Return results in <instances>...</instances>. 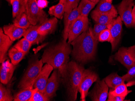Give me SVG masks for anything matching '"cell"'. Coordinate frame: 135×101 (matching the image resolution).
<instances>
[{
    "mask_svg": "<svg viewBox=\"0 0 135 101\" xmlns=\"http://www.w3.org/2000/svg\"><path fill=\"white\" fill-rule=\"evenodd\" d=\"M80 15L77 7L75 8L69 13L65 12L64 17V29L63 32V40L67 41L70 28L75 20Z\"/></svg>",
    "mask_w": 135,
    "mask_h": 101,
    "instance_id": "cell-15",
    "label": "cell"
},
{
    "mask_svg": "<svg viewBox=\"0 0 135 101\" xmlns=\"http://www.w3.org/2000/svg\"><path fill=\"white\" fill-rule=\"evenodd\" d=\"M98 79V76L96 73L89 69H85L78 90L81 94V101H85L89 88Z\"/></svg>",
    "mask_w": 135,
    "mask_h": 101,
    "instance_id": "cell-6",
    "label": "cell"
},
{
    "mask_svg": "<svg viewBox=\"0 0 135 101\" xmlns=\"http://www.w3.org/2000/svg\"><path fill=\"white\" fill-rule=\"evenodd\" d=\"M91 15L96 24H108L114 19L112 16L99 12L95 9L92 11Z\"/></svg>",
    "mask_w": 135,
    "mask_h": 101,
    "instance_id": "cell-21",
    "label": "cell"
},
{
    "mask_svg": "<svg viewBox=\"0 0 135 101\" xmlns=\"http://www.w3.org/2000/svg\"><path fill=\"white\" fill-rule=\"evenodd\" d=\"M15 18L13 22L17 27L27 29L31 25L26 12L18 16Z\"/></svg>",
    "mask_w": 135,
    "mask_h": 101,
    "instance_id": "cell-28",
    "label": "cell"
},
{
    "mask_svg": "<svg viewBox=\"0 0 135 101\" xmlns=\"http://www.w3.org/2000/svg\"><path fill=\"white\" fill-rule=\"evenodd\" d=\"M40 25H31L26 30L23 35V37L27 39L32 45L38 44L42 42L45 39V36L42 35L38 31V29Z\"/></svg>",
    "mask_w": 135,
    "mask_h": 101,
    "instance_id": "cell-14",
    "label": "cell"
},
{
    "mask_svg": "<svg viewBox=\"0 0 135 101\" xmlns=\"http://www.w3.org/2000/svg\"><path fill=\"white\" fill-rule=\"evenodd\" d=\"M70 44L63 40L57 44L45 50L42 56V62L57 69L64 81L66 79L70 55L72 52Z\"/></svg>",
    "mask_w": 135,
    "mask_h": 101,
    "instance_id": "cell-1",
    "label": "cell"
},
{
    "mask_svg": "<svg viewBox=\"0 0 135 101\" xmlns=\"http://www.w3.org/2000/svg\"><path fill=\"white\" fill-rule=\"evenodd\" d=\"M96 4L89 0H81L77 7L80 15L88 17L90 11L95 7Z\"/></svg>",
    "mask_w": 135,
    "mask_h": 101,
    "instance_id": "cell-25",
    "label": "cell"
},
{
    "mask_svg": "<svg viewBox=\"0 0 135 101\" xmlns=\"http://www.w3.org/2000/svg\"><path fill=\"white\" fill-rule=\"evenodd\" d=\"M88 18L87 17L80 15L75 20L70 28L68 35V42L70 44L83 33L89 29Z\"/></svg>",
    "mask_w": 135,
    "mask_h": 101,
    "instance_id": "cell-8",
    "label": "cell"
},
{
    "mask_svg": "<svg viewBox=\"0 0 135 101\" xmlns=\"http://www.w3.org/2000/svg\"><path fill=\"white\" fill-rule=\"evenodd\" d=\"M99 12L108 14L115 18L117 17L118 11L112 3H108L105 0H100L95 9Z\"/></svg>",
    "mask_w": 135,
    "mask_h": 101,
    "instance_id": "cell-20",
    "label": "cell"
},
{
    "mask_svg": "<svg viewBox=\"0 0 135 101\" xmlns=\"http://www.w3.org/2000/svg\"><path fill=\"white\" fill-rule=\"evenodd\" d=\"M13 43L9 36L5 34L2 28H0V62L2 63L5 61L7 53L10 47Z\"/></svg>",
    "mask_w": 135,
    "mask_h": 101,
    "instance_id": "cell-16",
    "label": "cell"
},
{
    "mask_svg": "<svg viewBox=\"0 0 135 101\" xmlns=\"http://www.w3.org/2000/svg\"><path fill=\"white\" fill-rule=\"evenodd\" d=\"M38 90L37 88L21 89L14 95V101H30L33 94Z\"/></svg>",
    "mask_w": 135,
    "mask_h": 101,
    "instance_id": "cell-23",
    "label": "cell"
},
{
    "mask_svg": "<svg viewBox=\"0 0 135 101\" xmlns=\"http://www.w3.org/2000/svg\"><path fill=\"white\" fill-rule=\"evenodd\" d=\"M134 0H123L117 7L121 20L127 28H134L133 25L132 7Z\"/></svg>",
    "mask_w": 135,
    "mask_h": 101,
    "instance_id": "cell-7",
    "label": "cell"
},
{
    "mask_svg": "<svg viewBox=\"0 0 135 101\" xmlns=\"http://www.w3.org/2000/svg\"><path fill=\"white\" fill-rule=\"evenodd\" d=\"M122 77L125 81L127 82H130L135 80V66L129 68L127 73Z\"/></svg>",
    "mask_w": 135,
    "mask_h": 101,
    "instance_id": "cell-36",
    "label": "cell"
},
{
    "mask_svg": "<svg viewBox=\"0 0 135 101\" xmlns=\"http://www.w3.org/2000/svg\"><path fill=\"white\" fill-rule=\"evenodd\" d=\"M32 44L25 38L21 39L15 44L14 47L27 54L31 47Z\"/></svg>",
    "mask_w": 135,
    "mask_h": 101,
    "instance_id": "cell-31",
    "label": "cell"
},
{
    "mask_svg": "<svg viewBox=\"0 0 135 101\" xmlns=\"http://www.w3.org/2000/svg\"><path fill=\"white\" fill-rule=\"evenodd\" d=\"M26 13L31 25H41L48 19V15L38 7L37 0H30L26 3Z\"/></svg>",
    "mask_w": 135,
    "mask_h": 101,
    "instance_id": "cell-5",
    "label": "cell"
},
{
    "mask_svg": "<svg viewBox=\"0 0 135 101\" xmlns=\"http://www.w3.org/2000/svg\"><path fill=\"white\" fill-rule=\"evenodd\" d=\"M133 25V27H135V5L133 6L132 9Z\"/></svg>",
    "mask_w": 135,
    "mask_h": 101,
    "instance_id": "cell-40",
    "label": "cell"
},
{
    "mask_svg": "<svg viewBox=\"0 0 135 101\" xmlns=\"http://www.w3.org/2000/svg\"><path fill=\"white\" fill-rule=\"evenodd\" d=\"M49 2L47 0H37V4L39 8L41 9L47 7Z\"/></svg>",
    "mask_w": 135,
    "mask_h": 101,
    "instance_id": "cell-39",
    "label": "cell"
},
{
    "mask_svg": "<svg viewBox=\"0 0 135 101\" xmlns=\"http://www.w3.org/2000/svg\"><path fill=\"white\" fill-rule=\"evenodd\" d=\"M109 28L108 24H96L95 25L94 28L91 27L89 28V29L91 31V34L95 39L98 41L99 35L102 31Z\"/></svg>",
    "mask_w": 135,
    "mask_h": 101,
    "instance_id": "cell-32",
    "label": "cell"
},
{
    "mask_svg": "<svg viewBox=\"0 0 135 101\" xmlns=\"http://www.w3.org/2000/svg\"><path fill=\"white\" fill-rule=\"evenodd\" d=\"M127 50L130 57L135 62V45L128 47Z\"/></svg>",
    "mask_w": 135,
    "mask_h": 101,
    "instance_id": "cell-38",
    "label": "cell"
},
{
    "mask_svg": "<svg viewBox=\"0 0 135 101\" xmlns=\"http://www.w3.org/2000/svg\"><path fill=\"white\" fill-rule=\"evenodd\" d=\"M132 92V91L127 89L126 85L125 83H122L116 87L114 89H110L109 93L114 96H119L126 98L129 93Z\"/></svg>",
    "mask_w": 135,
    "mask_h": 101,
    "instance_id": "cell-29",
    "label": "cell"
},
{
    "mask_svg": "<svg viewBox=\"0 0 135 101\" xmlns=\"http://www.w3.org/2000/svg\"><path fill=\"white\" fill-rule=\"evenodd\" d=\"M8 55L11 63L16 66L22 60L26 54L13 47L9 50Z\"/></svg>",
    "mask_w": 135,
    "mask_h": 101,
    "instance_id": "cell-26",
    "label": "cell"
},
{
    "mask_svg": "<svg viewBox=\"0 0 135 101\" xmlns=\"http://www.w3.org/2000/svg\"></svg>",
    "mask_w": 135,
    "mask_h": 101,
    "instance_id": "cell-45",
    "label": "cell"
},
{
    "mask_svg": "<svg viewBox=\"0 0 135 101\" xmlns=\"http://www.w3.org/2000/svg\"><path fill=\"white\" fill-rule=\"evenodd\" d=\"M108 101H123L125 98L119 96H114L110 93H108Z\"/></svg>",
    "mask_w": 135,
    "mask_h": 101,
    "instance_id": "cell-37",
    "label": "cell"
},
{
    "mask_svg": "<svg viewBox=\"0 0 135 101\" xmlns=\"http://www.w3.org/2000/svg\"><path fill=\"white\" fill-rule=\"evenodd\" d=\"M85 68L75 62H69L64 82H66L68 99L69 101L76 100L79 86Z\"/></svg>",
    "mask_w": 135,
    "mask_h": 101,
    "instance_id": "cell-3",
    "label": "cell"
},
{
    "mask_svg": "<svg viewBox=\"0 0 135 101\" xmlns=\"http://www.w3.org/2000/svg\"><path fill=\"white\" fill-rule=\"evenodd\" d=\"M1 83L0 84V101H12L14 100L9 87H6Z\"/></svg>",
    "mask_w": 135,
    "mask_h": 101,
    "instance_id": "cell-30",
    "label": "cell"
},
{
    "mask_svg": "<svg viewBox=\"0 0 135 101\" xmlns=\"http://www.w3.org/2000/svg\"><path fill=\"white\" fill-rule=\"evenodd\" d=\"M98 41L92 35L89 28L70 43L73 46L72 56L82 63L92 61L95 56Z\"/></svg>",
    "mask_w": 135,
    "mask_h": 101,
    "instance_id": "cell-2",
    "label": "cell"
},
{
    "mask_svg": "<svg viewBox=\"0 0 135 101\" xmlns=\"http://www.w3.org/2000/svg\"><path fill=\"white\" fill-rule=\"evenodd\" d=\"M48 13L51 15L54 16L59 19H62L65 13L63 4L61 1H59L57 4L51 7L49 9Z\"/></svg>",
    "mask_w": 135,
    "mask_h": 101,
    "instance_id": "cell-27",
    "label": "cell"
},
{
    "mask_svg": "<svg viewBox=\"0 0 135 101\" xmlns=\"http://www.w3.org/2000/svg\"><path fill=\"white\" fill-rule=\"evenodd\" d=\"M122 21L120 17L114 19L109 24V28L111 34V39L110 43L112 46V51H114L119 43L122 34Z\"/></svg>",
    "mask_w": 135,
    "mask_h": 101,
    "instance_id": "cell-9",
    "label": "cell"
},
{
    "mask_svg": "<svg viewBox=\"0 0 135 101\" xmlns=\"http://www.w3.org/2000/svg\"><path fill=\"white\" fill-rule=\"evenodd\" d=\"M80 0H60L64 5L65 12L69 13L73 9L78 7Z\"/></svg>",
    "mask_w": 135,
    "mask_h": 101,
    "instance_id": "cell-33",
    "label": "cell"
},
{
    "mask_svg": "<svg viewBox=\"0 0 135 101\" xmlns=\"http://www.w3.org/2000/svg\"><path fill=\"white\" fill-rule=\"evenodd\" d=\"M89 1H91V2H94L95 3L97 4L98 3H99V1H100V0H89Z\"/></svg>",
    "mask_w": 135,
    "mask_h": 101,
    "instance_id": "cell-41",
    "label": "cell"
},
{
    "mask_svg": "<svg viewBox=\"0 0 135 101\" xmlns=\"http://www.w3.org/2000/svg\"><path fill=\"white\" fill-rule=\"evenodd\" d=\"M12 16L13 18L26 12L25 0H14L12 3Z\"/></svg>",
    "mask_w": 135,
    "mask_h": 101,
    "instance_id": "cell-22",
    "label": "cell"
},
{
    "mask_svg": "<svg viewBox=\"0 0 135 101\" xmlns=\"http://www.w3.org/2000/svg\"><path fill=\"white\" fill-rule=\"evenodd\" d=\"M104 79L108 87L113 89L125 82L123 77L118 75L117 73L111 74Z\"/></svg>",
    "mask_w": 135,
    "mask_h": 101,
    "instance_id": "cell-24",
    "label": "cell"
},
{
    "mask_svg": "<svg viewBox=\"0 0 135 101\" xmlns=\"http://www.w3.org/2000/svg\"><path fill=\"white\" fill-rule=\"evenodd\" d=\"M3 30L4 34L9 36L11 40L13 41L23 36L26 29L17 27L13 23L4 25Z\"/></svg>",
    "mask_w": 135,
    "mask_h": 101,
    "instance_id": "cell-19",
    "label": "cell"
},
{
    "mask_svg": "<svg viewBox=\"0 0 135 101\" xmlns=\"http://www.w3.org/2000/svg\"><path fill=\"white\" fill-rule=\"evenodd\" d=\"M60 77L58 70L55 69L48 80L44 93L49 98H52L56 95V92L60 85Z\"/></svg>",
    "mask_w": 135,
    "mask_h": 101,
    "instance_id": "cell-12",
    "label": "cell"
},
{
    "mask_svg": "<svg viewBox=\"0 0 135 101\" xmlns=\"http://www.w3.org/2000/svg\"><path fill=\"white\" fill-rule=\"evenodd\" d=\"M107 2H108V3H112L113 2V0H105Z\"/></svg>",
    "mask_w": 135,
    "mask_h": 101,
    "instance_id": "cell-43",
    "label": "cell"
},
{
    "mask_svg": "<svg viewBox=\"0 0 135 101\" xmlns=\"http://www.w3.org/2000/svg\"><path fill=\"white\" fill-rule=\"evenodd\" d=\"M115 60L119 62L128 70L135 66V62L132 60L128 52L127 47H121L114 56Z\"/></svg>",
    "mask_w": 135,
    "mask_h": 101,
    "instance_id": "cell-17",
    "label": "cell"
},
{
    "mask_svg": "<svg viewBox=\"0 0 135 101\" xmlns=\"http://www.w3.org/2000/svg\"><path fill=\"white\" fill-rule=\"evenodd\" d=\"M50 99L48 98L44 93L37 90L33 94L30 101H48Z\"/></svg>",
    "mask_w": 135,
    "mask_h": 101,
    "instance_id": "cell-35",
    "label": "cell"
},
{
    "mask_svg": "<svg viewBox=\"0 0 135 101\" xmlns=\"http://www.w3.org/2000/svg\"><path fill=\"white\" fill-rule=\"evenodd\" d=\"M108 87L104 79H99L96 81L94 89L88 93L92 101H106L108 95Z\"/></svg>",
    "mask_w": 135,
    "mask_h": 101,
    "instance_id": "cell-10",
    "label": "cell"
},
{
    "mask_svg": "<svg viewBox=\"0 0 135 101\" xmlns=\"http://www.w3.org/2000/svg\"><path fill=\"white\" fill-rule=\"evenodd\" d=\"M26 2V3H27V2H28V1H30V0H25Z\"/></svg>",
    "mask_w": 135,
    "mask_h": 101,
    "instance_id": "cell-44",
    "label": "cell"
},
{
    "mask_svg": "<svg viewBox=\"0 0 135 101\" xmlns=\"http://www.w3.org/2000/svg\"><path fill=\"white\" fill-rule=\"evenodd\" d=\"M5 1H7L9 3V4H12V3L13 2L14 0H5Z\"/></svg>",
    "mask_w": 135,
    "mask_h": 101,
    "instance_id": "cell-42",
    "label": "cell"
},
{
    "mask_svg": "<svg viewBox=\"0 0 135 101\" xmlns=\"http://www.w3.org/2000/svg\"><path fill=\"white\" fill-rule=\"evenodd\" d=\"M16 65L10 62L9 60L4 61L0 67V81L3 84H8L12 78Z\"/></svg>",
    "mask_w": 135,
    "mask_h": 101,
    "instance_id": "cell-13",
    "label": "cell"
},
{
    "mask_svg": "<svg viewBox=\"0 0 135 101\" xmlns=\"http://www.w3.org/2000/svg\"><path fill=\"white\" fill-rule=\"evenodd\" d=\"M43 64L42 59L31 62L18 84V88L21 89L33 88L34 83L41 72Z\"/></svg>",
    "mask_w": 135,
    "mask_h": 101,
    "instance_id": "cell-4",
    "label": "cell"
},
{
    "mask_svg": "<svg viewBox=\"0 0 135 101\" xmlns=\"http://www.w3.org/2000/svg\"><path fill=\"white\" fill-rule=\"evenodd\" d=\"M58 20L56 17L47 19L39 25L38 31L40 34L46 36L47 35L54 33L57 27Z\"/></svg>",
    "mask_w": 135,
    "mask_h": 101,
    "instance_id": "cell-18",
    "label": "cell"
},
{
    "mask_svg": "<svg viewBox=\"0 0 135 101\" xmlns=\"http://www.w3.org/2000/svg\"><path fill=\"white\" fill-rule=\"evenodd\" d=\"M54 69L51 65L46 63L45 66L42 67L33 85V88H37L39 92L44 93L49 77Z\"/></svg>",
    "mask_w": 135,
    "mask_h": 101,
    "instance_id": "cell-11",
    "label": "cell"
},
{
    "mask_svg": "<svg viewBox=\"0 0 135 101\" xmlns=\"http://www.w3.org/2000/svg\"><path fill=\"white\" fill-rule=\"evenodd\" d=\"M112 38L111 34L109 29H106L102 31L99 35L98 41L101 42L107 41L110 42Z\"/></svg>",
    "mask_w": 135,
    "mask_h": 101,
    "instance_id": "cell-34",
    "label": "cell"
}]
</instances>
